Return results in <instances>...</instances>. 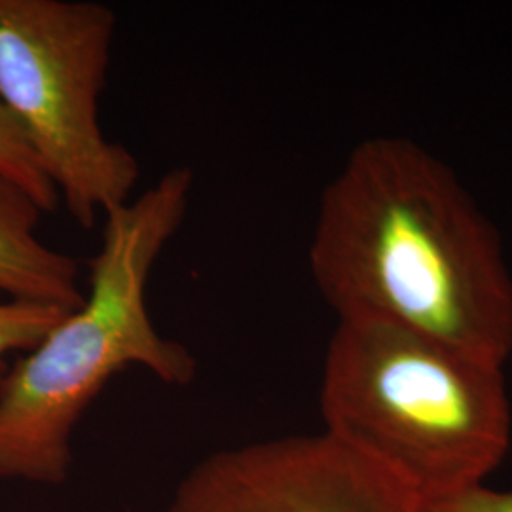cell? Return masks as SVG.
Segmentation results:
<instances>
[{"label": "cell", "mask_w": 512, "mask_h": 512, "mask_svg": "<svg viewBox=\"0 0 512 512\" xmlns=\"http://www.w3.org/2000/svg\"><path fill=\"white\" fill-rule=\"evenodd\" d=\"M310 270L338 319H374L484 361L512 355V274L452 167L406 137L349 152L319 202Z\"/></svg>", "instance_id": "cell-1"}, {"label": "cell", "mask_w": 512, "mask_h": 512, "mask_svg": "<svg viewBox=\"0 0 512 512\" xmlns=\"http://www.w3.org/2000/svg\"><path fill=\"white\" fill-rule=\"evenodd\" d=\"M194 171L169 169L103 219L84 302L0 374V480L63 484L76 425L128 366L167 385L196 378V359L148 311V281L190 209Z\"/></svg>", "instance_id": "cell-2"}, {"label": "cell", "mask_w": 512, "mask_h": 512, "mask_svg": "<svg viewBox=\"0 0 512 512\" xmlns=\"http://www.w3.org/2000/svg\"><path fill=\"white\" fill-rule=\"evenodd\" d=\"M325 431L425 501L484 482L511 444L503 366L374 319H338L321 382Z\"/></svg>", "instance_id": "cell-3"}, {"label": "cell", "mask_w": 512, "mask_h": 512, "mask_svg": "<svg viewBox=\"0 0 512 512\" xmlns=\"http://www.w3.org/2000/svg\"><path fill=\"white\" fill-rule=\"evenodd\" d=\"M116 25L103 2L0 0V101L84 228L128 203L141 177L99 122Z\"/></svg>", "instance_id": "cell-4"}, {"label": "cell", "mask_w": 512, "mask_h": 512, "mask_svg": "<svg viewBox=\"0 0 512 512\" xmlns=\"http://www.w3.org/2000/svg\"><path fill=\"white\" fill-rule=\"evenodd\" d=\"M165 512H418V499L323 429L207 456Z\"/></svg>", "instance_id": "cell-5"}, {"label": "cell", "mask_w": 512, "mask_h": 512, "mask_svg": "<svg viewBox=\"0 0 512 512\" xmlns=\"http://www.w3.org/2000/svg\"><path fill=\"white\" fill-rule=\"evenodd\" d=\"M44 209L0 177V294L73 311L84 302L80 266L38 238Z\"/></svg>", "instance_id": "cell-6"}, {"label": "cell", "mask_w": 512, "mask_h": 512, "mask_svg": "<svg viewBox=\"0 0 512 512\" xmlns=\"http://www.w3.org/2000/svg\"><path fill=\"white\" fill-rule=\"evenodd\" d=\"M0 177L18 184L35 202L52 213L59 205V194L38 164L37 156L25 141L14 118L0 101Z\"/></svg>", "instance_id": "cell-7"}, {"label": "cell", "mask_w": 512, "mask_h": 512, "mask_svg": "<svg viewBox=\"0 0 512 512\" xmlns=\"http://www.w3.org/2000/svg\"><path fill=\"white\" fill-rule=\"evenodd\" d=\"M65 313L69 311L0 294V368L8 355L35 348Z\"/></svg>", "instance_id": "cell-8"}, {"label": "cell", "mask_w": 512, "mask_h": 512, "mask_svg": "<svg viewBox=\"0 0 512 512\" xmlns=\"http://www.w3.org/2000/svg\"><path fill=\"white\" fill-rule=\"evenodd\" d=\"M418 512H512V490H492L480 482L420 501Z\"/></svg>", "instance_id": "cell-9"}]
</instances>
